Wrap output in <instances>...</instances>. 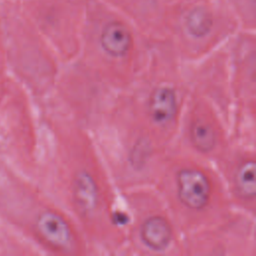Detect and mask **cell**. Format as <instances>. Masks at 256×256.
<instances>
[{"label":"cell","instance_id":"cell-1","mask_svg":"<svg viewBox=\"0 0 256 256\" xmlns=\"http://www.w3.org/2000/svg\"><path fill=\"white\" fill-rule=\"evenodd\" d=\"M180 201L193 210L203 209L209 202L211 186L206 174L195 168H185L177 174Z\"/></svg>","mask_w":256,"mask_h":256},{"label":"cell","instance_id":"cell-2","mask_svg":"<svg viewBox=\"0 0 256 256\" xmlns=\"http://www.w3.org/2000/svg\"><path fill=\"white\" fill-rule=\"evenodd\" d=\"M36 228L40 235L56 248L65 249L71 244L72 233L68 223L54 212L41 213L37 218Z\"/></svg>","mask_w":256,"mask_h":256},{"label":"cell","instance_id":"cell-3","mask_svg":"<svg viewBox=\"0 0 256 256\" xmlns=\"http://www.w3.org/2000/svg\"><path fill=\"white\" fill-rule=\"evenodd\" d=\"M148 109L154 122L159 125L169 123L177 111V97L174 89L168 86L155 88L151 93Z\"/></svg>","mask_w":256,"mask_h":256},{"label":"cell","instance_id":"cell-4","mask_svg":"<svg viewBox=\"0 0 256 256\" xmlns=\"http://www.w3.org/2000/svg\"><path fill=\"white\" fill-rule=\"evenodd\" d=\"M140 235L143 243L147 247L155 251H161L169 246L172 230L165 218L152 216L142 224Z\"/></svg>","mask_w":256,"mask_h":256},{"label":"cell","instance_id":"cell-5","mask_svg":"<svg viewBox=\"0 0 256 256\" xmlns=\"http://www.w3.org/2000/svg\"><path fill=\"white\" fill-rule=\"evenodd\" d=\"M100 43L103 50L114 57L125 55L130 49L132 39L128 29L119 22L107 24L101 33Z\"/></svg>","mask_w":256,"mask_h":256},{"label":"cell","instance_id":"cell-6","mask_svg":"<svg viewBox=\"0 0 256 256\" xmlns=\"http://www.w3.org/2000/svg\"><path fill=\"white\" fill-rule=\"evenodd\" d=\"M74 198L78 206L84 211H90L97 204V186L90 174L80 173L74 183Z\"/></svg>","mask_w":256,"mask_h":256},{"label":"cell","instance_id":"cell-7","mask_svg":"<svg viewBox=\"0 0 256 256\" xmlns=\"http://www.w3.org/2000/svg\"><path fill=\"white\" fill-rule=\"evenodd\" d=\"M256 165L254 160L244 161L236 170L234 182L238 195L246 200L253 199L256 194Z\"/></svg>","mask_w":256,"mask_h":256},{"label":"cell","instance_id":"cell-8","mask_svg":"<svg viewBox=\"0 0 256 256\" xmlns=\"http://www.w3.org/2000/svg\"><path fill=\"white\" fill-rule=\"evenodd\" d=\"M184 24L190 35L199 38L205 36L210 31L212 27V18L206 9L195 7L185 16Z\"/></svg>","mask_w":256,"mask_h":256},{"label":"cell","instance_id":"cell-9","mask_svg":"<svg viewBox=\"0 0 256 256\" xmlns=\"http://www.w3.org/2000/svg\"><path fill=\"white\" fill-rule=\"evenodd\" d=\"M191 140L199 151L209 152L216 143L215 131L208 123L197 121L191 127Z\"/></svg>","mask_w":256,"mask_h":256},{"label":"cell","instance_id":"cell-10","mask_svg":"<svg viewBox=\"0 0 256 256\" xmlns=\"http://www.w3.org/2000/svg\"><path fill=\"white\" fill-rule=\"evenodd\" d=\"M114 220H115V223L117 224H124L126 221H127V217L125 214H122L120 212H118L117 214H114Z\"/></svg>","mask_w":256,"mask_h":256}]
</instances>
